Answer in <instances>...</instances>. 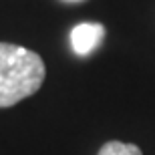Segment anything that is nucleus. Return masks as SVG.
<instances>
[{"instance_id": "obj_1", "label": "nucleus", "mask_w": 155, "mask_h": 155, "mask_svg": "<svg viewBox=\"0 0 155 155\" xmlns=\"http://www.w3.org/2000/svg\"><path fill=\"white\" fill-rule=\"evenodd\" d=\"M40 54L10 42H0V107H12L30 97L45 83Z\"/></svg>"}, {"instance_id": "obj_2", "label": "nucleus", "mask_w": 155, "mask_h": 155, "mask_svg": "<svg viewBox=\"0 0 155 155\" xmlns=\"http://www.w3.org/2000/svg\"><path fill=\"white\" fill-rule=\"evenodd\" d=\"M105 36V26L99 22H83L77 24L75 28L71 30V45H73V51L81 57L85 54H91L95 48H97L101 42H103Z\"/></svg>"}, {"instance_id": "obj_3", "label": "nucleus", "mask_w": 155, "mask_h": 155, "mask_svg": "<svg viewBox=\"0 0 155 155\" xmlns=\"http://www.w3.org/2000/svg\"><path fill=\"white\" fill-rule=\"evenodd\" d=\"M99 155H143L141 149L133 143H121V141H107L99 149Z\"/></svg>"}]
</instances>
